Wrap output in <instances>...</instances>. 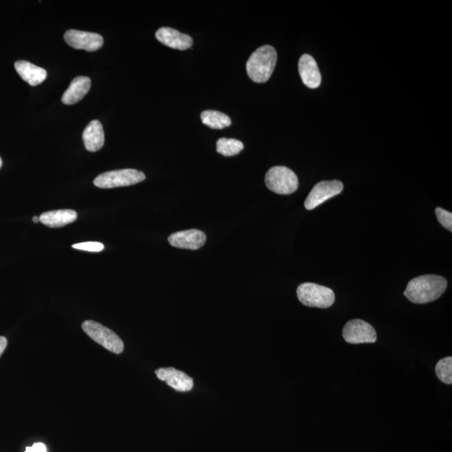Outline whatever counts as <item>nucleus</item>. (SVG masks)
I'll use <instances>...</instances> for the list:
<instances>
[{"label": "nucleus", "mask_w": 452, "mask_h": 452, "mask_svg": "<svg viewBox=\"0 0 452 452\" xmlns=\"http://www.w3.org/2000/svg\"><path fill=\"white\" fill-rule=\"evenodd\" d=\"M446 287V280L442 276L425 275L410 280L404 294L413 303L425 304L437 300Z\"/></svg>", "instance_id": "1"}, {"label": "nucleus", "mask_w": 452, "mask_h": 452, "mask_svg": "<svg viewBox=\"0 0 452 452\" xmlns=\"http://www.w3.org/2000/svg\"><path fill=\"white\" fill-rule=\"evenodd\" d=\"M278 61V54L271 45H263L253 52L246 62V71L255 83H265L270 79Z\"/></svg>", "instance_id": "2"}, {"label": "nucleus", "mask_w": 452, "mask_h": 452, "mask_svg": "<svg viewBox=\"0 0 452 452\" xmlns=\"http://www.w3.org/2000/svg\"><path fill=\"white\" fill-rule=\"evenodd\" d=\"M296 295L301 303L310 308H328L335 301L332 289L315 283L301 284Z\"/></svg>", "instance_id": "3"}, {"label": "nucleus", "mask_w": 452, "mask_h": 452, "mask_svg": "<svg viewBox=\"0 0 452 452\" xmlns=\"http://www.w3.org/2000/svg\"><path fill=\"white\" fill-rule=\"evenodd\" d=\"M265 182L270 190L278 195H291L299 186L296 174L285 166H276L268 170Z\"/></svg>", "instance_id": "4"}, {"label": "nucleus", "mask_w": 452, "mask_h": 452, "mask_svg": "<svg viewBox=\"0 0 452 452\" xmlns=\"http://www.w3.org/2000/svg\"><path fill=\"white\" fill-rule=\"evenodd\" d=\"M82 326L84 332L88 336L93 339L96 342L99 343L105 349L116 354L123 353L124 349L123 340H121L119 335L107 328V326L92 320L84 322Z\"/></svg>", "instance_id": "5"}, {"label": "nucleus", "mask_w": 452, "mask_h": 452, "mask_svg": "<svg viewBox=\"0 0 452 452\" xmlns=\"http://www.w3.org/2000/svg\"><path fill=\"white\" fill-rule=\"evenodd\" d=\"M142 172L136 170H120L106 172L94 179V186L100 188H113L133 186L145 180Z\"/></svg>", "instance_id": "6"}, {"label": "nucleus", "mask_w": 452, "mask_h": 452, "mask_svg": "<svg viewBox=\"0 0 452 452\" xmlns=\"http://www.w3.org/2000/svg\"><path fill=\"white\" fill-rule=\"evenodd\" d=\"M342 337L347 342L352 345L374 343L377 341L375 329L361 319L347 322L342 330Z\"/></svg>", "instance_id": "7"}, {"label": "nucleus", "mask_w": 452, "mask_h": 452, "mask_svg": "<svg viewBox=\"0 0 452 452\" xmlns=\"http://www.w3.org/2000/svg\"><path fill=\"white\" fill-rule=\"evenodd\" d=\"M342 190L343 184L338 180L318 183L313 187L307 199H306L305 208L308 211H312V209L324 204L325 201L341 194Z\"/></svg>", "instance_id": "8"}, {"label": "nucleus", "mask_w": 452, "mask_h": 452, "mask_svg": "<svg viewBox=\"0 0 452 452\" xmlns=\"http://www.w3.org/2000/svg\"><path fill=\"white\" fill-rule=\"evenodd\" d=\"M64 39L70 47L96 52L102 48L103 38L99 33L69 29L64 35Z\"/></svg>", "instance_id": "9"}, {"label": "nucleus", "mask_w": 452, "mask_h": 452, "mask_svg": "<svg viewBox=\"0 0 452 452\" xmlns=\"http://www.w3.org/2000/svg\"><path fill=\"white\" fill-rule=\"evenodd\" d=\"M206 241V234L201 230L193 229L172 234L169 242L172 246L179 249L198 250Z\"/></svg>", "instance_id": "10"}, {"label": "nucleus", "mask_w": 452, "mask_h": 452, "mask_svg": "<svg viewBox=\"0 0 452 452\" xmlns=\"http://www.w3.org/2000/svg\"><path fill=\"white\" fill-rule=\"evenodd\" d=\"M158 378L179 392L191 391L194 387V380L182 371L174 368H161L155 371Z\"/></svg>", "instance_id": "11"}, {"label": "nucleus", "mask_w": 452, "mask_h": 452, "mask_svg": "<svg viewBox=\"0 0 452 452\" xmlns=\"http://www.w3.org/2000/svg\"><path fill=\"white\" fill-rule=\"evenodd\" d=\"M156 38L163 45L170 48L186 50L193 45V39L190 36L186 35L173 28L163 27L158 29Z\"/></svg>", "instance_id": "12"}, {"label": "nucleus", "mask_w": 452, "mask_h": 452, "mask_svg": "<svg viewBox=\"0 0 452 452\" xmlns=\"http://www.w3.org/2000/svg\"><path fill=\"white\" fill-rule=\"evenodd\" d=\"M299 70L301 81L311 89L320 86L322 77L317 62L310 54L301 56L299 63Z\"/></svg>", "instance_id": "13"}, {"label": "nucleus", "mask_w": 452, "mask_h": 452, "mask_svg": "<svg viewBox=\"0 0 452 452\" xmlns=\"http://www.w3.org/2000/svg\"><path fill=\"white\" fill-rule=\"evenodd\" d=\"M82 138L85 148L89 152H98L103 148L105 134L102 123L98 120L91 121L84 129Z\"/></svg>", "instance_id": "14"}, {"label": "nucleus", "mask_w": 452, "mask_h": 452, "mask_svg": "<svg viewBox=\"0 0 452 452\" xmlns=\"http://www.w3.org/2000/svg\"><path fill=\"white\" fill-rule=\"evenodd\" d=\"M91 81L87 77H75L70 82L68 89L62 96V103L66 105H73L82 100L90 91Z\"/></svg>", "instance_id": "15"}, {"label": "nucleus", "mask_w": 452, "mask_h": 452, "mask_svg": "<svg viewBox=\"0 0 452 452\" xmlns=\"http://www.w3.org/2000/svg\"><path fill=\"white\" fill-rule=\"evenodd\" d=\"M15 67L20 77L32 86L40 85L47 77L45 69L27 61L15 62Z\"/></svg>", "instance_id": "16"}, {"label": "nucleus", "mask_w": 452, "mask_h": 452, "mask_svg": "<svg viewBox=\"0 0 452 452\" xmlns=\"http://www.w3.org/2000/svg\"><path fill=\"white\" fill-rule=\"evenodd\" d=\"M77 213L73 209H59L41 213L40 221L50 228H60L77 220Z\"/></svg>", "instance_id": "17"}, {"label": "nucleus", "mask_w": 452, "mask_h": 452, "mask_svg": "<svg viewBox=\"0 0 452 452\" xmlns=\"http://www.w3.org/2000/svg\"><path fill=\"white\" fill-rule=\"evenodd\" d=\"M200 116L202 123L213 129H223L232 125V120L223 112L207 110L201 113Z\"/></svg>", "instance_id": "18"}, {"label": "nucleus", "mask_w": 452, "mask_h": 452, "mask_svg": "<svg viewBox=\"0 0 452 452\" xmlns=\"http://www.w3.org/2000/svg\"><path fill=\"white\" fill-rule=\"evenodd\" d=\"M244 149V144L241 141L234 140V138H220L217 141V152L225 157H232L240 153Z\"/></svg>", "instance_id": "19"}, {"label": "nucleus", "mask_w": 452, "mask_h": 452, "mask_svg": "<svg viewBox=\"0 0 452 452\" xmlns=\"http://www.w3.org/2000/svg\"><path fill=\"white\" fill-rule=\"evenodd\" d=\"M438 379L446 384H452V358L446 357L439 360L435 366Z\"/></svg>", "instance_id": "20"}, {"label": "nucleus", "mask_w": 452, "mask_h": 452, "mask_svg": "<svg viewBox=\"0 0 452 452\" xmlns=\"http://www.w3.org/2000/svg\"><path fill=\"white\" fill-rule=\"evenodd\" d=\"M435 213H437V219L444 227L452 232V213L449 211H445L442 208L435 209Z\"/></svg>", "instance_id": "21"}, {"label": "nucleus", "mask_w": 452, "mask_h": 452, "mask_svg": "<svg viewBox=\"0 0 452 452\" xmlns=\"http://www.w3.org/2000/svg\"><path fill=\"white\" fill-rule=\"evenodd\" d=\"M73 248L89 251V253H100L104 250V245L100 242H83L78 243V244H75L73 246Z\"/></svg>", "instance_id": "22"}, {"label": "nucleus", "mask_w": 452, "mask_h": 452, "mask_svg": "<svg viewBox=\"0 0 452 452\" xmlns=\"http://www.w3.org/2000/svg\"><path fill=\"white\" fill-rule=\"evenodd\" d=\"M24 452H46V446L43 443H35L31 447H27Z\"/></svg>", "instance_id": "23"}, {"label": "nucleus", "mask_w": 452, "mask_h": 452, "mask_svg": "<svg viewBox=\"0 0 452 452\" xmlns=\"http://www.w3.org/2000/svg\"><path fill=\"white\" fill-rule=\"evenodd\" d=\"M7 345V338L4 337H0V356H1L3 353V351L6 350Z\"/></svg>", "instance_id": "24"}, {"label": "nucleus", "mask_w": 452, "mask_h": 452, "mask_svg": "<svg viewBox=\"0 0 452 452\" xmlns=\"http://www.w3.org/2000/svg\"><path fill=\"white\" fill-rule=\"evenodd\" d=\"M33 221L35 222V223H38V222L40 221V217H37V216L33 217Z\"/></svg>", "instance_id": "25"}, {"label": "nucleus", "mask_w": 452, "mask_h": 452, "mask_svg": "<svg viewBox=\"0 0 452 452\" xmlns=\"http://www.w3.org/2000/svg\"><path fill=\"white\" fill-rule=\"evenodd\" d=\"M2 165H3V161H2L1 158H0V167H2Z\"/></svg>", "instance_id": "26"}]
</instances>
